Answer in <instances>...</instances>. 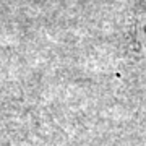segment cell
<instances>
[{
    "mask_svg": "<svg viewBox=\"0 0 146 146\" xmlns=\"http://www.w3.org/2000/svg\"><path fill=\"white\" fill-rule=\"evenodd\" d=\"M136 31H138V36H140L141 41H145L146 39V3H143L140 15H138V20H136Z\"/></svg>",
    "mask_w": 146,
    "mask_h": 146,
    "instance_id": "cell-1",
    "label": "cell"
}]
</instances>
